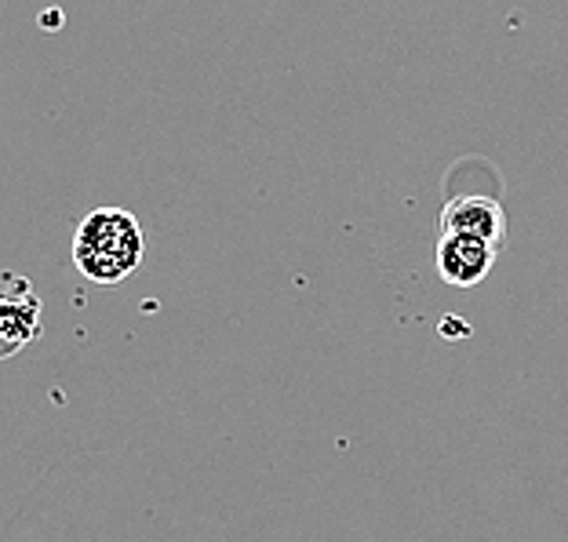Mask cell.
<instances>
[{
  "label": "cell",
  "instance_id": "cell-1",
  "mask_svg": "<svg viewBox=\"0 0 568 542\" xmlns=\"http://www.w3.org/2000/svg\"><path fill=\"white\" fill-rule=\"evenodd\" d=\"M146 255V237L132 212L95 208L81 218L73 234V266L84 280L99 288L128 280Z\"/></svg>",
  "mask_w": 568,
  "mask_h": 542
},
{
  "label": "cell",
  "instance_id": "cell-2",
  "mask_svg": "<svg viewBox=\"0 0 568 542\" xmlns=\"http://www.w3.org/2000/svg\"><path fill=\"white\" fill-rule=\"evenodd\" d=\"M496 266V248L485 241L459 237V234H442L437 241V274L452 288H474L481 284Z\"/></svg>",
  "mask_w": 568,
  "mask_h": 542
},
{
  "label": "cell",
  "instance_id": "cell-4",
  "mask_svg": "<svg viewBox=\"0 0 568 542\" xmlns=\"http://www.w3.org/2000/svg\"><path fill=\"white\" fill-rule=\"evenodd\" d=\"M41 299L30 292V284L19 280V288L0 292V360L16 357L30 342L41 339Z\"/></svg>",
  "mask_w": 568,
  "mask_h": 542
},
{
  "label": "cell",
  "instance_id": "cell-3",
  "mask_svg": "<svg viewBox=\"0 0 568 542\" xmlns=\"http://www.w3.org/2000/svg\"><path fill=\"white\" fill-rule=\"evenodd\" d=\"M442 234H459V237H474L499 248L503 234H507V215H503L499 201L493 197H452L442 212Z\"/></svg>",
  "mask_w": 568,
  "mask_h": 542
}]
</instances>
